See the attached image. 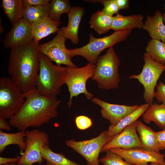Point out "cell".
Instances as JSON below:
<instances>
[{
    "label": "cell",
    "mask_w": 165,
    "mask_h": 165,
    "mask_svg": "<svg viewBox=\"0 0 165 165\" xmlns=\"http://www.w3.org/2000/svg\"><path fill=\"white\" fill-rule=\"evenodd\" d=\"M51 1L50 0H22L24 6L47 5Z\"/></svg>",
    "instance_id": "obj_35"
},
{
    "label": "cell",
    "mask_w": 165,
    "mask_h": 165,
    "mask_svg": "<svg viewBox=\"0 0 165 165\" xmlns=\"http://www.w3.org/2000/svg\"><path fill=\"white\" fill-rule=\"evenodd\" d=\"M106 155L99 159L103 165H134L128 163L119 154L110 150L107 151Z\"/></svg>",
    "instance_id": "obj_30"
},
{
    "label": "cell",
    "mask_w": 165,
    "mask_h": 165,
    "mask_svg": "<svg viewBox=\"0 0 165 165\" xmlns=\"http://www.w3.org/2000/svg\"><path fill=\"white\" fill-rule=\"evenodd\" d=\"M24 102L18 112L9 119L10 126L25 131L30 127H39L58 116L61 101L56 97L40 94L35 87L24 93Z\"/></svg>",
    "instance_id": "obj_1"
},
{
    "label": "cell",
    "mask_w": 165,
    "mask_h": 165,
    "mask_svg": "<svg viewBox=\"0 0 165 165\" xmlns=\"http://www.w3.org/2000/svg\"><path fill=\"white\" fill-rule=\"evenodd\" d=\"M50 4L47 5L24 6L23 18L31 25L48 17Z\"/></svg>",
    "instance_id": "obj_25"
},
{
    "label": "cell",
    "mask_w": 165,
    "mask_h": 165,
    "mask_svg": "<svg viewBox=\"0 0 165 165\" xmlns=\"http://www.w3.org/2000/svg\"><path fill=\"white\" fill-rule=\"evenodd\" d=\"M136 130L142 148L160 152V150L156 137V132L140 120H137Z\"/></svg>",
    "instance_id": "obj_21"
},
{
    "label": "cell",
    "mask_w": 165,
    "mask_h": 165,
    "mask_svg": "<svg viewBox=\"0 0 165 165\" xmlns=\"http://www.w3.org/2000/svg\"><path fill=\"white\" fill-rule=\"evenodd\" d=\"M71 7L69 0H52L50 3L48 17L54 21L59 22L61 16L68 13Z\"/></svg>",
    "instance_id": "obj_29"
},
{
    "label": "cell",
    "mask_w": 165,
    "mask_h": 165,
    "mask_svg": "<svg viewBox=\"0 0 165 165\" xmlns=\"http://www.w3.org/2000/svg\"><path fill=\"white\" fill-rule=\"evenodd\" d=\"M1 165H16V164L15 163H10L7 164H3Z\"/></svg>",
    "instance_id": "obj_41"
},
{
    "label": "cell",
    "mask_w": 165,
    "mask_h": 165,
    "mask_svg": "<svg viewBox=\"0 0 165 165\" xmlns=\"http://www.w3.org/2000/svg\"><path fill=\"white\" fill-rule=\"evenodd\" d=\"M26 147L25 152L17 163L19 165H32L35 163H43L44 160L41 154L44 146L49 145L48 134L37 129L25 131Z\"/></svg>",
    "instance_id": "obj_9"
},
{
    "label": "cell",
    "mask_w": 165,
    "mask_h": 165,
    "mask_svg": "<svg viewBox=\"0 0 165 165\" xmlns=\"http://www.w3.org/2000/svg\"><path fill=\"white\" fill-rule=\"evenodd\" d=\"M132 31L127 29L114 31L112 34L101 38L94 37L91 33L88 43L80 48L68 49L69 55L71 58L76 56H82L89 63L95 64L102 51L125 41L130 35Z\"/></svg>",
    "instance_id": "obj_5"
},
{
    "label": "cell",
    "mask_w": 165,
    "mask_h": 165,
    "mask_svg": "<svg viewBox=\"0 0 165 165\" xmlns=\"http://www.w3.org/2000/svg\"><path fill=\"white\" fill-rule=\"evenodd\" d=\"M16 165H18V164H16Z\"/></svg>",
    "instance_id": "obj_43"
},
{
    "label": "cell",
    "mask_w": 165,
    "mask_h": 165,
    "mask_svg": "<svg viewBox=\"0 0 165 165\" xmlns=\"http://www.w3.org/2000/svg\"><path fill=\"white\" fill-rule=\"evenodd\" d=\"M21 156H18L14 158H6L0 157V165L10 163H17L19 160Z\"/></svg>",
    "instance_id": "obj_36"
},
{
    "label": "cell",
    "mask_w": 165,
    "mask_h": 165,
    "mask_svg": "<svg viewBox=\"0 0 165 165\" xmlns=\"http://www.w3.org/2000/svg\"><path fill=\"white\" fill-rule=\"evenodd\" d=\"M142 119L146 123L153 122L160 129H165V104H159L156 102L149 104Z\"/></svg>",
    "instance_id": "obj_22"
},
{
    "label": "cell",
    "mask_w": 165,
    "mask_h": 165,
    "mask_svg": "<svg viewBox=\"0 0 165 165\" xmlns=\"http://www.w3.org/2000/svg\"><path fill=\"white\" fill-rule=\"evenodd\" d=\"M39 45L33 40L27 45L11 49L8 73L23 93L35 87L40 68Z\"/></svg>",
    "instance_id": "obj_2"
},
{
    "label": "cell",
    "mask_w": 165,
    "mask_h": 165,
    "mask_svg": "<svg viewBox=\"0 0 165 165\" xmlns=\"http://www.w3.org/2000/svg\"><path fill=\"white\" fill-rule=\"evenodd\" d=\"M89 2H98L102 4L104 6L101 11L104 14L112 16L115 14H118L119 9L116 4L115 0H89Z\"/></svg>",
    "instance_id": "obj_31"
},
{
    "label": "cell",
    "mask_w": 165,
    "mask_h": 165,
    "mask_svg": "<svg viewBox=\"0 0 165 165\" xmlns=\"http://www.w3.org/2000/svg\"><path fill=\"white\" fill-rule=\"evenodd\" d=\"M137 120L126 127L103 147L101 152L113 148L124 149L142 148V145L136 130Z\"/></svg>",
    "instance_id": "obj_13"
},
{
    "label": "cell",
    "mask_w": 165,
    "mask_h": 165,
    "mask_svg": "<svg viewBox=\"0 0 165 165\" xmlns=\"http://www.w3.org/2000/svg\"><path fill=\"white\" fill-rule=\"evenodd\" d=\"M162 18L163 21L165 24V13H162Z\"/></svg>",
    "instance_id": "obj_40"
},
{
    "label": "cell",
    "mask_w": 165,
    "mask_h": 165,
    "mask_svg": "<svg viewBox=\"0 0 165 165\" xmlns=\"http://www.w3.org/2000/svg\"><path fill=\"white\" fill-rule=\"evenodd\" d=\"M107 131L102 132L95 138L82 141L74 139L67 141V145L81 155L86 165H99V156L103 146L108 142Z\"/></svg>",
    "instance_id": "obj_10"
},
{
    "label": "cell",
    "mask_w": 165,
    "mask_h": 165,
    "mask_svg": "<svg viewBox=\"0 0 165 165\" xmlns=\"http://www.w3.org/2000/svg\"><path fill=\"white\" fill-rule=\"evenodd\" d=\"M1 6L12 25L23 18L22 0H3Z\"/></svg>",
    "instance_id": "obj_24"
},
{
    "label": "cell",
    "mask_w": 165,
    "mask_h": 165,
    "mask_svg": "<svg viewBox=\"0 0 165 165\" xmlns=\"http://www.w3.org/2000/svg\"><path fill=\"white\" fill-rule=\"evenodd\" d=\"M15 145L23 150L26 147L25 131H20L15 133H7L0 131V153H2L8 145Z\"/></svg>",
    "instance_id": "obj_23"
},
{
    "label": "cell",
    "mask_w": 165,
    "mask_h": 165,
    "mask_svg": "<svg viewBox=\"0 0 165 165\" xmlns=\"http://www.w3.org/2000/svg\"><path fill=\"white\" fill-rule=\"evenodd\" d=\"M6 119L2 116H0V129L8 131L11 130V128L9 123L6 120Z\"/></svg>",
    "instance_id": "obj_38"
},
{
    "label": "cell",
    "mask_w": 165,
    "mask_h": 165,
    "mask_svg": "<svg viewBox=\"0 0 165 165\" xmlns=\"http://www.w3.org/2000/svg\"><path fill=\"white\" fill-rule=\"evenodd\" d=\"M156 87L154 97L157 102L165 104V84L160 81Z\"/></svg>",
    "instance_id": "obj_33"
},
{
    "label": "cell",
    "mask_w": 165,
    "mask_h": 165,
    "mask_svg": "<svg viewBox=\"0 0 165 165\" xmlns=\"http://www.w3.org/2000/svg\"><path fill=\"white\" fill-rule=\"evenodd\" d=\"M129 0H115L119 10L127 9L129 7Z\"/></svg>",
    "instance_id": "obj_37"
},
{
    "label": "cell",
    "mask_w": 165,
    "mask_h": 165,
    "mask_svg": "<svg viewBox=\"0 0 165 165\" xmlns=\"http://www.w3.org/2000/svg\"><path fill=\"white\" fill-rule=\"evenodd\" d=\"M149 165H165L164 164H160L158 163H150Z\"/></svg>",
    "instance_id": "obj_39"
},
{
    "label": "cell",
    "mask_w": 165,
    "mask_h": 165,
    "mask_svg": "<svg viewBox=\"0 0 165 165\" xmlns=\"http://www.w3.org/2000/svg\"><path fill=\"white\" fill-rule=\"evenodd\" d=\"M75 122L77 128L80 130H86L92 125L91 119L85 116H77L75 118Z\"/></svg>",
    "instance_id": "obj_32"
},
{
    "label": "cell",
    "mask_w": 165,
    "mask_h": 165,
    "mask_svg": "<svg viewBox=\"0 0 165 165\" xmlns=\"http://www.w3.org/2000/svg\"><path fill=\"white\" fill-rule=\"evenodd\" d=\"M113 17L98 10L91 16L89 21L90 27L99 35L106 33L111 29Z\"/></svg>",
    "instance_id": "obj_26"
},
{
    "label": "cell",
    "mask_w": 165,
    "mask_h": 165,
    "mask_svg": "<svg viewBox=\"0 0 165 165\" xmlns=\"http://www.w3.org/2000/svg\"><path fill=\"white\" fill-rule=\"evenodd\" d=\"M42 156L46 161V165H80L67 158L62 153H56L45 145L41 151Z\"/></svg>",
    "instance_id": "obj_27"
},
{
    "label": "cell",
    "mask_w": 165,
    "mask_h": 165,
    "mask_svg": "<svg viewBox=\"0 0 165 165\" xmlns=\"http://www.w3.org/2000/svg\"></svg>",
    "instance_id": "obj_44"
},
{
    "label": "cell",
    "mask_w": 165,
    "mask_h": 165,
    "mask_svg": "<svg viewBox=\"0 0 165 165\" xmlns=\"http://www.w3.org/2000/svg\"><path fill=\"white\" fill-rule=\"evenodd\" d=\"M24 93L10 78L0 79V116L10 119L16 114L24 102Z\"/></svg>",
    "instance_id": "obj_6"
},
{
    "label": "cell",
    "mask_w": 165,
    "mask_h": 165,
    "mask_svg": "<svg viewBox=\"0 0 165 165\" xmlns=\"http://www.w3.org/2000/svg\"><path fill=\"white\" fill-rule=\"evenodd\" d=\"M149 104H142L130 114L113 126H110L107 131L108 142L116 135L121 132L125 128L132 124L141 116L148 108Z\"/></svg>",
    "instance_id": "obj_20"
},
{
    "label": "cell",
    "mask_w": 165,
    "mask_h": 165,
    "mask_svg": "<svg viewBox=\"0 0 165 165\" xmlns=\"http://www.w3.org/2000/svg\"><path fill=\"white\" fill-rule=\"evenodd\" d=\"M40 68L36 77L35 87L38 94L47 97H56L64 84L66 67L55 65L40 53Z\"/></svg>",
    "instance_id": "obj_3"
},
{
    "label": "cell",
    "mask_w": 165,
    "mask_h": 165,
    "mask_svg": "<svg viewBox=\"0 0 165 165\" xmlns=\"http://www.w3.org/2000/svg\"><path fill=\"white\" fill-rule=\"evenodd\" d=\"M141 14L123 16L118 13L113 16L111 29L114 31L142 28L144 23Z\"/></svg>",
    "instance_id": "obj_19"
},
{
    "label": "cell",
    "mask_w": 165,
    "mask_h": 165,
    "mask_svg": "<svg viewBox=\"0 0 165 165\" xmlns=\"http://www.w3.org/2000/svg\"><path fill=\"white\" fill-rule=\"evenodd\" d=\"M144 64L141 72L129 76L130 79L138 80L143 86V97L147 104L152 103L155 96V89L158 80L165 71V65L154 61L146 53L144 54Z\"/></svg>",
    "instance_id": "obj_7"
},
{
    "label": "cell",
    "mask_w": 165,
    "mask_h": 165,
    "mask_svg": "<svg viewBox=\"0 0 165 165\" xmlns=\"http://www.w3.org/2000/svg\"><path fill=\"white\" fill-rule=\"evenodd\" d=\"M84 12V9L82 7H72L67 13L68 19L67 26L60 28L63 36L66 39L70 40L73 44H76L79 42L78 29Z\"/></svg>",
    "instance_id": "obj_16"
},
{
    "label": "cell",
    "mask_w": 165,
    "mask_h": 165,
    "mask_svg": "<svg viewBox=\"0 0 165 165\" xmlns=\"http://www.w3.org/2000/svg\"><path fill=\"white\" fill-rule=\"evenodd\" d=\"M119 155L127 162L134 165H149V163L164 164L165 155L142 148L127 149L113 148L110 149Z\"/></svg>",
    "instance_id": "obj_12"
},
{
    "label": "cell",
    "mask_w": 165,
    "mask_h": 165,
    "mask_svg": "<svg viewBox=\"0 0 165 165\" xmlns=\"http://www.w3.org/2000/svg\"><path fill=\"white\" fill-rule=\"evenodd\" d=\"M66 39L59 28L57 35L52 40L39 45V52L55 62L57 65L63 64L69 67H77L71 61L68 49L65 46Z\"/></svg>",
    "instance_id": "obj_11"
},
{
    "label": "cell",
    "mask_w": 165,
    "mask_h": 165,
    "mask_svg": "<svg viewBox=\"0 0 165 165\" xmlns=\"http://www.w3.org/2000/svg\"><path fill=\"white\" fill-rule=\"evenodd\" d=\"M164 9L165 11V4L164 5Z\"/></svg>",
    "instance_id": "obj_42"
},
{
    "label": "cell",
    "mask_w": 165,
    "mask_h": 165,
    "mask_svg": "<svg viewBox=\"0 0 165 165\" xmlns=\"http://www.w3.org/2000/svg\"><path fill=\"white\" fill-rule=\"evenodd\" d=\"M142 28L148 32L151 39L165 43V25L160 11H155L153 16L147 15Z\"/></svg>",
    "instance_id": "obj_17"
},
{
    "label": "cell",
    "mask_w": 165,
    "mask_h": 165,
    "mask_svg": "<svg viewBox=\"0 0 165 165\" xmlns=\"http://www.w3.org/2000/svg\"><path fill=\"white\" fill-rule=\"evenodd\" d=\"M33 41L31 25L23 18L13 25L3 43L5 48L11 49L27 45Z\"/></svg>",
    "instance_id": "obj_14"
},
{
    "label": "cell",
    "mask_w": 165,
    "mask_h": 165,
    "mask_svg": "<svg viewBox=\"0 0 165 165\" xmlns=\"http://www.w3.org/2000/svg\"><path fill=\"white\" fill-rule=\"evenodd\" d=\"M156 137L160 150L165 149V129L156 132Z\"/></svg>",
    "instance_id": "obj_34"
},
{
    "label": "cell",
    "mask_w": 165,
    "mask_h": 165,
    "mask_svg": "<svg viewBox=\"0 0 165 165\" xmlns=\"http://www.w3.org/2000/svg\"><path fill=\"white\" fill-rule=\"evenodd\" d=\"M96 65L88 63L81 68L66 66V72L64 84L67 85L70 93V99L68 103L70 108L72 105V99L81 94H83L88 99L93 98L92 94L86 89V82L88 79L93 75Z\"/></svg>",
    "instance_id": "obj_8"
},
{
    "label": "cell",
    "mask_w": 165,
    "mask_h": 165,
    "mask_svg": "<svg viewBox=\"0 0 165 165\" xmlns=\"http://www.w3.org/2000/svg\"><path fill=\"white\" fill-rule=\"evenodd\" d=\"M61 22L54 21L48 17L39 20L31 25L34 41L38 44L42 39L51 34L57 32Z\"/></svg>",
    "instance_id": "obj_18"
},
{
    "label": "cell",
    "mask_w": 165,
    "mask_h": 165,
    "mask_svg": "<svg viewBox=\"0 0 165 165\" xmlns=\"http://www.w3.org/2000/svg\"><path fill=\"white\" fill-rule=\"evenodd\" d=\"M91 101L101 107L102 116L109 121L110 126L112 127L116 125L139 106L138 105L129 106L111 104L96 97L93 98Z\"/></svg>",
    "instance_id": "obj_15"
},
{
    "label": "cell",
    "mask_w": 165,
    "mask_h": 165,
    "mask_svg": "<svg viewBox=\"0 0 165 165\" xmlns=\"http://www.w3.org/2000/svg\"><path fill=\"white\" fill-rule=\"evenodd\" d=\"M119 58L114 48H108L106 53L98 57L91 79L96 81L99 88L107 90L119 87Z\"/></svg>",
    "instance_id": "obj_4"
},
{
    "label": "cell",
    "mask_w": 165,
    "mask_h": 165,
    "mask_svg": "<svg viewBox=\"0 0 165 165\" xmlns=\"http://www.w3.org/2000/svg\"><path fill=\"white\" fill-rule=\"evenodd\" d=\"M146 53L155 61L165 65V43L151 39L145 47Z\"/></svg>",
    "instance_id": "obj_28"
}]
</instances>
